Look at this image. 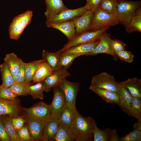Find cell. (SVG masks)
<instances>
[{
	"label": "cell",
	"mask_w": 141,
	"mask_h": 141,
	"mask_svg": "<svg viewBox=\"0 0 141 141\" xmlns=\"http://www.w3.org/2000/svg\"><path fill=\"white\" fill-rule=\"evenodd\" d=\"M95 121L91 116L85 117L76 112L75 117L70 128L77 141L92 140Z\"/></svg>",
	"instance_id": "obj_1"
},
{
	"label": "cell",
	"mask_w": 141,
	"mask_h": 141,
	"mask_svg": "<svg viewBox=\"0 0 141 141\" xmlns=\"http://www.w3.org/2000/svg\"><path fill=\"white\" fill-rule=\"evenodd\" d=\"M117 10L116 18L117 22L126 27L130 23L137 10L140 8L141 1H131L116 0Z\"/></svg>",
	"instance_id": "obj_2"
},
{
	"label": "cell",
	"mask_w": 141,
	"mask_h": 141,
	"mask_svg": "<svg viewBox=\"0 0 141 141\" xmlns=\"http://www.w3.org/2000/svg\"><path fill=\"white\" fill-rule=\"evenodd\" d=\"M33 16L32 11L28 10L14 17L9 27L11 39L17 40L19 39L24 29L31 23Z\"/></svg>",
	"instance_id": "obj_3"
},
{
	"label": "cell",
	"mask_w": 141,
	"mask_h": 141,
	"mask_svg": "<svg viewBox=\"0 0 141 141\" xmlns=\"http://www.w3.org/2000/svg\"><path fill=\"white\" fill-rule=\"evenodd\" d=\"M110 28L107 26L96 31H87L75 37L68 42L57 52L59 53L71 47L81 44L94 42L99 39L102 34Z\"/></svg>",
	"instance_id": "obj_4"
},
{
	"label": "cell",
	"mask_w": 141,
	"mask_h": 141,
	"mask_svg": "<svg viewBox=\"0 0 141 141\" xmlns=\"http://www.w3.org/2000/svg\"><path fill=\"white\" fill-rule=\"evenodd\" d=\"M80 84L79 83L70 82L65 78L57 85L64 94L66 105L75 111H77L76 107V100L79 90Z\"/></svg>",
	"instance_id": "obj_5"
},
{
	"label": "cell",
	"mask_w": 141,
	"mask_h": 141,
	"mask_svg": "<svg viewBox=\"0 0 141 141\" xmlns=\"http://www.w3.org/2000/svg\"><path fill=\"white\" fill-rule=\"evenodd\" d=\"M118 24L115 17L98 7L95 11L89 31H96L105 26H114Z\"/></svg>",
	"instance_id": "obj_6"
},
{
	"label": "cell",
	"mask_w": 141,
	"mask_h": 141,
	"mask_svg": "<svg viewBox=\"0 0 141 141\" xmlns=\"http://www.w3.org/2000/svg\"><path fill=\"white\" fill-rule=\"evenodd\" d=\"M120 85V83L117 82L113 76L104 72L92 77L89 88H102L118 92Z\"/></svg>",
	"instance_id": "obj_7"
},
{
	"label": "cell",
	"mask_w": 141,
	"mask_h": 141,
	"mask_svg": "<svg viewBox=\"0 0 141 141\" xmlns=\"http://www.w3.org/2000/svg\"><path fill=\"white\" fill-rule=\"evenodd\" d=\"M27 114L31 117L45 124L51 116V104L40 102L29 108H22Z\"/></svg>",
	"instance_id": "obj_8"
},
{
	"label": "cell",
	"mask_w": 141,
	"mask_h": 141,
	"mask_svg": "<svg viewBox=\"0 0 141 141\" xmlns=\"http://www.w3.org/2000/svg\"><path fill=\"white\" fill-rule=\"evenodd\" d=\"M22 110L20 101L16 98L11 100L0 97V116L3 115H8L11 117L20 116Z\"/></svg>",
	"instance_id": "obj_9"
},
{
	"label": "cell",
	"mask_w": 141,
	"mask_h": 141,
	"mask_svg": "<svg viewBox=\"0 0 141 141\" xmlns=\"http://www.w3.org/2000/svg\"><path fill=\"white\" fill-rule=\"evenodd\" d=\"M30 136L34 141H42L45 124L27 114L24 116Z\"/></svg>",
	"instance_id": "obj_10"
},
{
	"label": "cell",
	"mask_w": 141,
	"mask_h": 141,
	"mask_svg": "<svg viewBox=\"0 0 141 141\" xmlns=\"http://www.w3.org/2000/svg\"><path fill=\"white\" fill-rule=\"evenodd\" d=\"M111 39L110 34L106 31L101 35L99 42L93 50L86 56L95 55L99 54H105L112 56L115 60H117L118 58L111 50L110 46V41Z\"/></svg>",
	"instance_id": "obj_11"
},
{
	"label": "cell",
	"mask_w": 141,
	"mask_h": 141,
	"mask_svg": "<svg viewBox=\"0 0 141 141\" xmlns=\"http://www.w3.org/2000/svg\"><path fill=\"white\" fill-rule=\"evenodd\" d=\"M86 11L83 7L74 9L67 8L55 16L47 20L45 22L56 23L70 20L82 15Z\"/></svg>",
	"instance_id": "obj_12"
},
{
	"label": "cell",
	"mask_w": 141,
	"mask_h": 141,
	"mask_svg": "<svg viewBox=\"0 0 141 141\" xmlns=\"http://www.w3.org/2000/svg\"><path fill=\"white\" fill-rule=\"evenodd\" d=\"M96 9L87 10L82 15L71 20L74 24L76 35L89 30L91 22Z\"/></svg>",
	"instance_id": "obj_13"
},
{
	"label": "cell",
	"mask_w": 141,
	"mask_h": 141,
	"mask_svg": "<svg viewBox=\"0 0 141 141\" xmlns=\"http://www.w3.org/2000/svg\"><path fill=\"white\" fill-rule=\"evenodd\" d=\"M54 95L51 105V115L59 118L62 110L66 105L64 94L57 85L53 88Z\"/></svg>",
	"instance_id": "obj_14"
},
{
	"label": "cell",
	"mask_w": 141,
	"mask_h": 141,
	"mask_svg": "<svg viewBox=\"0 0 141 141\" xmlns=\"http://www.w3.org/2000/svg\"><path fill=\"white\" fill-rule=\"evenodd\" d=\"M71 74L68 69L63 67L55 71L44 81L45 86V91L49 92L51 89L58 85L61 81Z\"/></svg>",
	"instance_id": "obj_15"
},
{
	"label": "cell",
	"mask_w": 141,
	"mask_h": 141,
	"mask_svg": "<svg viewBox=\"0 0 141 141\" xmlns=\"http://www.w3.org/2000/svg\"><path fill=\"white\" fill-rule=\"evenodd\" d=\"M59 118L55 115H51L49 120L45 124L42 141H54L60 125Z\"/></svg>",
	"instance_id": "obj_16"
},
{
	"label": "cell",
	"mask_w": 141,
	"mask_h": 141,
	"mask_svg": "<svg viewBox=\"0 0 141 141\" xmlns=\"http://www.w3.org/2000/svg\"><path fill=\"white\" fill-rule=\"evenodd\" d=\"M45 24L48 27L54 28L60 31L67 37L68 41L76 36L74 24L72 20L56 23L45 22Z\"/></svg>",
	"instance_id": "obj_17"
},
{
	"label": "cell",
	"mask_w": 141,
	"mask_h": 141,
	"mask_svg": "<svg viewBox=\"0 0 141 141\" xmlns=\"http://www.w3.org/2000/svg\"><path fill=\"white\" fill-rule=\"evenodd\" d=\"M89 89L98 95L107 103L121 104V100L118 92L102 88H91Z\"/></svg>",
	"instance_id": "obj_18"
},
{
	"label": "cell",
	"mask_w": 141,
	"mask_h": 141,
	"mask_svg": "<svg viewBox=\"0 0 141 141\" xmlns=\"http://www.w3.org/2000/svg\"><path fill=\"white\" fill-rule=\"evenodd\" d=\"M99 41L79 44L69 48L60 53V54H72L79 56L86 55L92 51L98 44Z\"/></svg>",
	"instance_id": "obj_19"
},
{
	"label": "cell",
	"mask_w": 141,
	"mask_h": 141,
	"mask_svg": "<svg viewBox=\"0 0 141 141\" xmlns=\"http://www.w3.org/2000/svg\"><path fill=\"white\" fill-rule=\"evenodd\" d=\"M45 3L46 10L44 14L46 20L55 16L67 8L62 0H45Z\"/></svg>",
	"instance_id": "obj_20"
},
{
	"label": "cell",
	"mask_w": 141,
	"mask_h": 141,
	"mask_svg": "<svg viewBox=\"0 0 141 141\" xmlns=\"http://www.w3.org/2000/svg\"><path fill=\"white\" fill-rule=\"evenodd\" d=\"M121 83L133 97H141V79L136 77L129 78Z\"/></svg>",
	"instance_id": "obj_21"
},
{
	"label": "cell",
	"mask_w": 141,
	"mask_h": 141,
	"mask_svg": "<svg viewBox=\"0 0 141 141\" xmlns=\"http://www.w3.org/2000/svg\"><path fill=\"white\" fill-rule=\"evenodd\" d=\"M118 92L121 100V104L120 107L124 112L128 115L131 107L132 96L128 91L121 83Z\"/></svg>",
	"instance_id": "obj_22"
},
{
	"label": "cell",
	"mask_w": 141,
	"mask_h": 141,
	"mask_svg": "<svg viewBox=\"0 0 141 141\" xmlns=\"http://www.w3.org/2000/svg\"><path fill=\"white\" fill-rule=\"evenodd\" d=\"M53 72L50 65L45 61L42 63L38 68L32 80L33 83L44 81Z\"/></svg>",
	"instance_id": "obj_23"
},
{
	"label": "cell",
	"mask_w": 141,
	"mask_h": 141,
	"mask_svg": "<svg viewBox=\"0 0 141 141\" xmlns=\"http://www.w3.org/2000/svg\"><path fill=\"white\" fill-rule=\"evenodd\" d=\"M4 62L8 67L13 76L14 79L20 67L21 59L19 58L14 53L7 54L4 58Z\"/></svg>",
	"instance_id": "obj_24"
},
{
	"label": "cell",
	"mask_w": 141,
	"mask_h": 141,
	"mask_svg": "<svg viewBox=\"0 0 141 141\" xmlns=\"http://www.w3.org/2000/svg\"><path fill=\"white\" fill-rule=\"evenodd\" d=\"M60 53L57 52H52L46 50H43L42 51V59L48 63L53 71L58 70L61 67L60 65Z\"/></svg>",
	"instance_id": "obj_25"
},
{
	"label": "cell",
	"mask_w": 141,
	"mask_h": 141,
	"mask_svg": "<svg viewBox=\"0 0 141 141\" xmlns=\"http://www.w3.org/2000/svg\"><path fill=\"white\" fill-rule=\"evenodd\" d=\"M45 61L44 59H42L27 63H25V83H30L32 81L38 68Z\"/></svg>",
	"instance_id": "obj_26"
},
{
	"label": "cell",
	"mask_w": 141,
	"mask_h": 141,
	"mask_svg": "<svg viewBox=\"0 0 141 141\" xmlns=\"http://www.w3.org/2000/svg\"><path fill=\"white\" fill-rule=\"evenodd\" d=\"M77 111H74L66 105L60 117V124L70 128L75 117Z\"/></svg>",
	"instance_id": "obj_27"
},
{
	"label": "cell",
	"mask_w": 141,
	"mask_h": 141,
	"mask_svg": "<svg viewBox=\"0 0 141 141\" xmlns=\"http://www.w3.org/2000/svg\"><path fill=\"white\" fill-rule=\"evenodd\" d=\"M2 85L6 88H9L15 83L13 76L7 65L4 62L0 65Z\"/></svg>",
	"instance_id": "obj_28"
},
{
	"label": "cell",
	"mask_w": 141,
	"mask_h": 141,
	"mask_svg": "<svg viewBox=\"0 0 141 141\" xmlns=\"http://www.w3.org/2000/svg\"><path fill=\"white\" fill-rule=\"evenodd\" d=\"M75 138L70 128L60 124L54 141H73Z\"/></svg>",
	"instance_id": "obj_29"
},
{
	"label": "cell",
	"mask_w": 141,
	"mask_h": 141,
	"mask_svg": "<svg viewBox=\"0 0 141 141\" xmlns=\"http://www.w3.org/2000/svg\"><path fill=\"white\" fill-rule=\"evenodd\" d=\"M5 130L11 141H22L10 121V116H0Z\"/></svg>",
	"instance_id": "obj_30"
},
{
	"label": "cell",
	"mask_w": 141,
	"mask_h": 141,
	"mask_svg": "<svg viewBox=\"0 0 141 141\" xmlns=\"http://www.w3.org/2000/svg\"><path fill=\"white\" fill-rule=\"evenodd\" d=\"M120 141H141V122L138 121L133 126V131L127 135L120 137Z\"/></svg>",
	"instance_id": "obj_31"
},
{
	"label": "cell",
	"mask_w": 141,
	"mask_h": 141,
	"mask_svg": "<svg viewBox=\"0 0 141 141\" xmlns=\"http://www.w3.org/2000/svg\"><path fill=\"white\" fill-rule=\"evenodd\" d=\"M34 85H31L28 87V95L34 99H42L44 98L43 92L45 91V86L44 81L39 82Z\"/></svg>",
	"instance_id": "obj_32"
},
{
	"label": "cell",
	"mask_w": 141,
	"mask_h": 141,
	"mask_svg": "<svg viewBox=\"0 0 141 141\" xmlns=\"http://www.w3.org/2000/svg\"><path fill=\"white\" fill-rule=\"evenodd\" d=\"M126 31L129 33L135 31L141 32V9L140 8L126 27Z\"/></svg>",
	"instance_id": "obj_33"
},
{
	"label": "cell",
	"mask_w": 141,
	"mask_h": 141,
	"mask_svg": "<svg viewBox=\"0 0 141 141\" xmlns=\"http://www.w3.org/2000/svg\"><path fill=\"white\" fill-rule=\"evenodd\" d=\"M117 6L116 0H102L98 7L104 11L116 17Z\"/></svg>",
	"instance_id": "obj_34"
},
{
	"label": "cell",
	"mask_w": 141,
	"mask_h": 141,
	"mask_svg": "<svg viewBox=\"0 0 141 141\" xmlns=\"http://www.w3.org/2000/svg\"><path fill=\"white\" fill-rule=\"evenodd\" d=\"M128 115L137 119L141 122V97H133Z\"/></svg>",
	"instance_id": "obj_35"
},
{
	"label": "cell",
	"mask_w": 141,
	"mask_h": 141,
	"mask_svg": "<svg viewBox=\"0 0 141 141\" xmlns=\"http://www.w3.org/2000/svg\"><path fill=\"white\" fill-rule=\"evenodd\" d=\"M111 130L107 128L103 130L99 129L97 126L95 122L92 131L94 141H108Z\"/></svg>",
	"instance_id": "obj_36"
},
{
	"label": "cell",
	"mask_w": 141,
	"mask_h": 141,
	"mask_svg": "<svg viewBox=\"0 0 141 141\" xmlns=\"http://www.w3.org/2000/svg\"><path fill=\"white\" fill-rule=\"evenodd\" d=\"M32 85L30 82L27 83H15L9 88L17 96H26L28 95V87Z\"/></svg>",
	"instance_id": "obj_37"
},
{
	"label": "cell",
	"mask_w": 141,
	"mask_h": 141,
	"mask_svg": "<svg viewBox=\"0 0 141 141\" xmlns=\"http://www.w3.org/2000/svg\"><path fill=\"white\" fill-rule=\"evenodd\" d=\"M60 54V66L61 67L67 69L73 63L74 59L79 56L77 55L72 54Z\"/></svg>",
	"instance_id": "obj_38"
},
{
	"label": "cell",
	"mask_w": 141,
	"mask_h": 141,
	"mask_svg": "<svg viewBox=\"0 0 141 141\" xmlns=\"http://www.w3.org/2000/svg\"><path fill=\"white\" fill-rule=\"evenodd\" d=\"M118 58L127 63H132L133 61L134 55L130 51L125 50L115 53Z\"/></svg>",
	"instance_id": "obj_39"
},
{
	"label": "cell",
	"mask_w": 141,
	"mask_h": 141,
	"mask_svg": "<svg viewBox=\"0 0 141 141\" xmlns=\"http://www.w3.org/2000/svg\"><path fill=\"white\" fill-rule=\"evenodd\" d=\"M25 63L21 60L20 67L14 78L15 83H25Z\"/></svg>",
	"instance_id": "obj_40"
},
{
	"label": "cell",
	"mask_w": 141,
	"mask_h": 141,
	"mask_svg": "<svg viewBox=\"0 0 141 141\" xmlns=\"http://www.w3.org/2000/svg\"><path fill=\"white\" fill-rule=\"evenodd\" d=\"M17 96L9 88H6L2 85H0V97L8 100L15 99Z\"/></svg>",
	"instance_id": "obj_41"
},
{
	"label": "cell",
	"mask_w": 141,
	"mask_h": 141,
	"mask_svg": "<svg viewBox=\"0 0 141 141\" xmlns=\"http://www.w3.org/2000/svg\"><path fill=\"white\" fill-rule=\"evenodd\" d=\"M110 44L112 51L114 53L125 50L126 44L117 39H111Z\"/></svg>",
	"instance_id": "obj_42"
},
{
	"label": "cell",
	"mask_w": 141,
	"mask_h": 141,
	"mask_svg": "<svg viewBox=\"0 0 141 141\" xmlns=\"http://www.w3.org/2000/svg\"><path fill=\"white\" fill-rule=\"evenodd\" d=\"M10 120L11 124L17 132L24 126V124L26 122L24 118L20 116L10 117Z\"/></svg>",
	"instance_id": "obj_43"
},
{
	"label": "cell",
	"mask_w": 141,
	"mask_h": 141,
	"mask_svg": "<svg viewBox=\"0 0 141 141\" xmlns=\"http://www.w3.org/2000/svg\"><path fill=\"white\" fill-rule=\"evenodd\" d=\"M17 133L21 141H34L30 136L27 126H24Z\"/></svg>",
	"instance_id": "obj_44"
},
{
	"label": "cell",
	"mask_w": 141,
	"mask_h": 141,
	"mask_svg": "<svg viewBox=\"0 0 141 141\" xmlns=\"http://www.w3.org/2000/svg\"><path fill=\"white\" fill-rule=\"evenodd\" d=\"M83 7L87 10L95 9L99 7L102 0H87Z\"/></svg>",
	"instance_id": "obj_45"
},
{
	"label": "cell",
	"mask_w": 141,
	"mask_h": 141,
	"mask_svg": "<svg viewBox=\"0 0 141 141\" xmlns=\"http://www.w3.org/2000/svg\"><path fill=\"white\" fill-rule=\"evenodd\" d=\"M0 141H11L10 137L7 133L0 117Z\"/></svg>",
	"instance_id": "obj_46"
},
{
	"label": "cell",
	"mask_w": 141,
	"mask_h": 141,
	"mask_svg": "<svg viewBox=\"0 0 141 141\" xmlns=\"http://www.w3.org/2000/svg\"><path fill=\"white\" fill-rule=\"evenodd\" d=\"M120 138L116 129L111 130L109 138V141H120Z\"/></svg>",
	"instance_id": "obj_47"
},
{
	"label": "cell",
	"mask_w": 141,
	"mask_h": 141,
	"mask_svg": "<svg viewBox=\"0 0 141 141\" xmlns=\"http://www.w3.org/2000/svg\"><path fill=\"white\" fill-rule=\"evenodd\" d=\"M87 0H86V1Z\"/></svg>",
	"instance_id": "obj_48"
}]
</instances>
